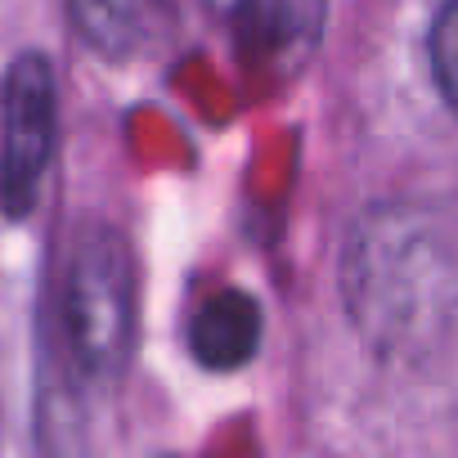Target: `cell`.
<instances>
[{"label": "cell", "instance_id": "5b68a950", "mask_svg": "<svg viewBox=\"0 0 458 458\" xmlns=\"http://www.w3.org/2000/svg\"><path fill=\"white\" fill-rule=\"evenodd\" d=\"M431 77L445 95V104L458 113V0L436 14V28H431Z\"/></svg>", "mask_w": 458, "mask_h": 458}, {"label": "cell", "instance_id": "7a4b0ae2", "mask_svg": "<svg viewBox=\"0 0 458 458\" xmlns=\"http://www.w3.org/2000/svg\"><path fill=\"white\" fill-rule=\"evenodd\" d=\"M59 135V90L50 59L23 55L5 72L0 95V207L10 220L32 216Z\"/></svg>", "mask_w": 458, "mask_h": 458}, {"label": "cell", "instance_id": "277c9868", "mask_svg": "<svg viewBox=\"0 0 458 458\" xmlns=\"http://www.w3.org/2000/svg\"><path fill=\"white\" fill-rule=\"evenodd\" d=\"M157 14L162 0H68V19L77 37L108 59L135 55L153 37Z\"/></svg>", "mask_w": 458, "mask_h": 458}, {"label": "cell", "instance_id": "6da1fadb", "mask_svg": "<svg viewBox=\"0 0 458 458\" xmlns=\"http://www.w3.org/2000/svg\"><path fill=\"white\" fill-rule=\"evenodd\" d=\"M135 333V261L117 229L77 234L64 270V337L86 377H113Z\"/></svg>", "mask_w": 458, "mask_h": 458}, {"label": "cell", "instance_id": "3957f363", "mask_svg": "<svg viewBox=\"0 0 458 458\" xmlns=\"http://www.w3.org/2000/svg\"><path fill=\"white\" fill-rule=\"evenodd\" d=\"M261 337V315L252 306V297L243 293H216L207 297V306L193 315L189 328V346L207 369H239L252 360Z\"/></svg>", "mask_w": 458, "mask_h": 458}]
</instances>
